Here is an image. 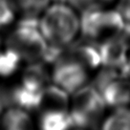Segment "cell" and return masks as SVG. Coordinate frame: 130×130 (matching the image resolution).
Returning <instances> with one entry per match:
<instances>
[{
    "label": "cell",
    "mask_w": 130,
    "mask_h": 130,
    "mask_svg": "<svg viewBox=\"0 0 130 130\" xmlns=\"http://www.w3.org/2000/svg\"><path fill=\"white\" fill-rule=\"evenodd\" d=\"M37 28L50 48L65 50L82 34V19L72 5L51 2L37 18Z\"/></svg>",
    "instance_id": "1"
},
{
    "label": "cell",
    "mask_w": 130,
    "mask_h": 130,
    "mask_svg": "<svg viewBox=\"0 0 130 130\" xmlns=\"http://www.w3.org/2000/svg\"><path fill=\"white\" fill-rule=\"evenodd\" d=\"M105 102L95 86L82 87L71 95L69 112L73 128L92 129L100 126L106 114Z\"/></svg>",
    "instance_id": "2"
},
{
    "label": "cell",
    "mask_w": 130,
    "mask_h": 130,
    "mask_svg": "<svg viewBox=\"0 0 130 130\" xmlns=\"http://www.w3.org/2000/svg\"><path fill=\"white\" fill-rule=\"evenodd\" d=\"M6 47L14 51L27 63L44 60L49 46L37 24H22L7 38Z\"/></svg>",
    "instance_id": "3"
},
{
    "label": "cell",
    "mask_w": 130,
    "mask_h": 130,
    "mask_svg": "<svg viewBox=\"0 0 130 130\" xmlns=\"http://www.w3.org/2000/svg\"><path fill=\"white\" fill-rule=\"evenodd\" d=\"M82 19V34L92 40L112 39L118 35L124 25L122 14L114 12L112 8L88 9Z\"/></svg>",
    "instance_id": "4"
},
{
    "label": "cell",
    "mask_w": 130,
    "mask_h": 130,
    "mask_svg": "<svg viewBox=\"0 0 130 130\" xmlns=\"http://www.w3.org/2000/svg\"><path fill=\"white\" fill-rule=\"evenodd\" d=\"M116 68L105 67L98 77L96 85L107 107L128 106L130 103V77H122Z\"/></svg>",
    "instance_id": "5"
},
{
    "label": "cell",
    "mask_w": 130,
    "mask_h": 130,
    "mask_svg": "<svg viewBox=\"0 0 130 130\" xmlns=\"http://www.w3.org/2000/svg\"><path fill=\"white\" fill-rule=\"evenodd\" d=\"M1 130H37V121L30 111L17 106H11L4 110L0 119Z\"/></svg>",
    "instance_id": "6"
},
{
    "label": "cell",
    "mask_w": 130,
    "mask_h": 130,
    "mask_svg": "<svg viewBox=\"0 0 130 130\" xmlns=\"http://www.w3.org/2000/svg\"><path fill=\"white\" fill-rule=\"evenodd\" d=\"M38 113L37 130H71L73 128L69 110L51 109Z\"/></svg>",
    "instance_id": "7"
},
{
    "label": "cell",
    "mask_w": 130,
    "mask_h": 130,
    "mask_svg": "<svg viewBox=\"0 0 130 130\" xmlns=\"http://www.w3.org/2000/svg\"><path fill=\"white\" fill-rule=\"evenodd\" d=\"M42 90L32 88L20 80L13 86L10 92L12 105L20 107L28 111L37 110L38 108Z\"/></svg>",
    "instance_id": "8"
},
{
    "label": "cell",
    "mask_w": 130,
    "mask_h": 130,
    "mask_svg": "<svg viewBox=\"0 0 130 130\" xmlns=\"http://www.w3.org/2000/svg\"><path fill=\"white\" fill-rule=\"evenodd\" d=\"M12 5L16 17H20L24 21H37L45 8L48 6L50 0H9Z\"/></svg>",
    "instance_id": "9"
},
{
    "label": "cell",
    "mask_w": 130,
    "mask_h": 130,
    "mask_svg": "<svg viewBox=\"0 0 130 130\" xmlns=\"http://www.w3.org/2000/svg\"><path fill=\"white\" fill-rule=\"evenodd\" d=\"M100 130H130V107L119 106L105 114L99 126Z\"/></svg>",
    "instance_id": "10"
},
{
    "label": "cell",
    "mask_w": 130,
    "mask_h": 130,
    "mask_svg": "<svg viewBox=\"0 0 130 130\" xmlns=\"http://www.w3.org/2000/svg\"><path fill=\"white\" fill-rule=\"evenodd\" d=\"M24 61L12 49H0V78H9L14 76L22 67Z\"/></svg>",
    "instance_id": "11"
},
{
    "label": "cell",
    "mask_w": 130,
    "mask_h": 130,
    "mask_svg": "<svg viewBox=\"0 0 130 130\" xmlns=\"http://www.w3.org/2000/svg\"><path fill=\"white\" fill-rule=\"evenodd\" d=\"M16 18L15 12L9 0H0V29L12 26Z\"/></svg>",
    "instance_id": "12"
},
{
    "label": "cell",
    "mask_w": 130,
    "mask_h": 130,
    "mask_svg": "<svg viewBox=\"0 0 130 130\" xmlns=\"http://www.w3.org/2000/svg\"><path fill=\"white\" fill-rule=\"evenodd\" d=\"M84 2L88 9L93 8H113L119 0H81Z\"/></svg>",
    "instance_id": "13"
},
{
    "label": "cell",
    "mask_w": 130,
    "mask_h": 130,
    "mask_svg": "<svg viewBox=\"0 0 130 130\" xmlns=\"http://www.w3.org/2000/svg\"><path fill=\"white\" fill-rule=\"evenodd\" d=\"M122 17H123L124 23L130 24V0L127 2V4H126L125 10H124V14L122 15Z\"/></svg>",
    "instance_id": "14"
},
{
    "label": "cell",
    "mask_w": 130,
    "mask_h": 130,
    "mask_svg": "<svg viewBox=\"0 0 130 130\" xmlns=\"http://www.w3.org/2000/svg\"><path fill=\"white\" fill-rule=\"evenodd\" d=\"M4 103H3V101L0 99V119H1V116H2V114L4 112Z\"/></svg>",
    "instance_id": "15"
},
{
    "label": "cell",
    "mask_w": 130,
    "mask_h": 130,
    "mask_svg": "<svg viewBox=\"0 0 130 130\" xmlns=\"http://www.w3.org/2000/svg\"><path fill=\"white\" fill-rule=\"evenodd\" d=\"M71 130H90V129H84V128H72Z\"/></svg>",
    "instance_id": "16"
}]
</instances>
